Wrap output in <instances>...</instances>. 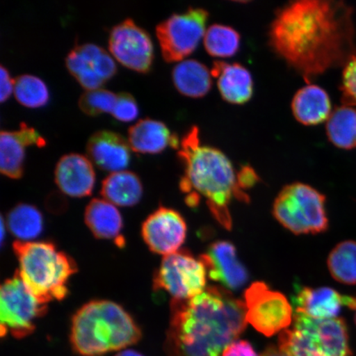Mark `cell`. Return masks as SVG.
Returning a JSON list of instances; mask_svg holds the SVG:
<instances>
[{"mask_svg": "<svg viewBox=\"0 0 356 356\" xmlns=\"http://www.w3.org/2000/svg\"><path fill=\"white\" fill-rule=\"evenodd\" d=\"M353 11L343 2L300 0L280 8L269 42L277 56L305 81L346 65L355 54Z\"/></svg>", "mask_w": 356, "mask_h": 356, "instance_id": "cell-1", "label": "cell"}, {"mask_svg": "<svg viewBox=\"0 0 356 356\" xmlns=\"http://www.w3.org/2000/svg\"><path fill=\"white\" fill-rule=\"evenodd\" d=\"M246 307L228 289L209 286L188 300H172L168 356H222L247 327Z\"/></svg>", "mask_w": 356, "mask_h": 356, "instance_id": "cell-2", "label": "cell"}, {"mask_svg": "<svg viewBox=\"0 0 356 356\" xmlns=\"http://www.w3.org/2000/svg\"><path fill=\"white\" fill-rule=\"evenodd\" d=\"M177 155L184 166L180 189L186 195V204L195 207L204 198L213 218L226 229H232L231 200H248L239 188L232 162L221 150L200 143L197 127L182 137Z\"/></svg>", "mask_w": 356, "mask_h": 356, "instance_id": "cell-3", "label": "cell"}, {"mask_svg": "<svg viewBox=\"0 0 356 356\" xmlns=\"http://www.w3.org/2000/svg\"><path fill=\"white\" fill-rule=\"evenodd\" d=\"M142 332L122 306L106 300H92L74 314L70 343L77 354L102 356L126 349L141 339Z\"/></svg>", "mask_w": 356, "mask_h": 356, "instance_id": "cell-4", "label": "cell"}, {"mask_svg": "<svg viewBox=\"0 0 356 356\" xmlns=\"http://www.w3.org/2000/svg\"><path fill=\"white\" fill-rule=\"evenodd\" d=\"M19 270L16 271L31 293L42 302L63 300L68 296V284L77 273L72 257L49 242L13 243Z\"/></svg>", "mask_w": 356, "mask_h": 356, "instance_id": "cell-5", "label": "cell"}, {"mask_svg": "<svg viewBox=\"0 0 356 356\" xmlns=\"http://www.w3.org/2000/svg\"><path fill=\"white\" fill-rule=\"evenodd\" d=\"M293 327L280 333L279 349L288 356H351L344 319L293 314Z\"/></svg>", "mask_w": 356, "mask_h": 356, "instance_id": "cell-6", "label": "cell"}, {"mask_svg": "<svg viewBox=\"0 0 356 356\" xmlns=\"http://www.w3.org/2000/svg\"><path fill=\"white\" fill-rule=\"evenodd\" d=\"M273 213L280 225L296 235L318 234L328 229L326 197L301 182L287 185L280 191Z\"/></svg>", "mask_w": 356, "mask_h": 356, "instance_id": "cell-7", "label": "cell"}, {"mask_svg": "<svg viewBox=\"0 0 356 356\" xmlns=\"http://www.w3.org/2000/svg\"><path fill=\"white\" fill-rule=\"evenodd\" d=\"M207 271L202 260L181 249L163 257L153 278L155 291L168 293L172 300H188L207 289Z\"/></svg>", "mask_w": 356, "mask_h": 356, "instance_id": "cell-8", "label": "cell"}, {"mask_svg": "<svg viewBox=\"0 0 356 356\" xmlns=\"http://www.w3.org/2000/svg\"><path fill=\"white\" fill-rule=\"evenodd\" d=\"M209 13L202 8H189L173 13L156 26L164 60L175 63L184 60L195 51L207 32Z\"/></svg>", "mask_w": 356, "mask_h": 356, "instance_id": "cell-9", "label": "cell"}, {"mask_svg": "<svg viewBox=\"0 0 356 356\" xmlns=\"http://www.w3.org/2000/svg\"><path fill=\"white\" fill-rule=\"evenodd\" d=\"M42 304L25 286L16 273L7 279L0 291V318L1 337L11 334L17 339L28 337L35 328V323L47 312Z\"/></svg>", "mask_w": 356, "mask_h": 356, "instance_id": "cell-10", "label": "cell"}, {"mask_svg": "<svg viewBox=\"0 0 356 356\" xmlns=\"http://www.w3.org/2000/svg\"><path fill=\"white\" fill-rule=\"evenodd\" d=\"M244 305L248 323L266 337L286 330L293 321L292 306L287 298L264 282L252 283L245 291Z\"/></svg>", "mask_w": 356, "mask_h": 356, "instance_id": "cell-11", "label": "cell"}, {"mask_svg": "<svg viewBox=\"0 0 356 356\" xmlns=\"http://www.w3.org/2000/svg\"><path fill=\"white\" fill-rule=\"evenodd\" d=\"M111 54L122 65L140 73H148L154 60V46L149 34L133 19H127L111 29Z\"/></svg>", "mask_w": 356, "mask_h": 356, "instance_id": "cell-12", "label": "cell"}, {"mask_svg": "<svg viewBox=\"0 0 356 356\" xmlns=\"http://www.w3.org/2000/svg\"><path fill=\"white\" fill-rule=\"evenodd\" d=\"M67 69L86 90L101 88L117 73L113 58L92 43L78 44L65 59Z\"/></svg>", "mask_w": 356, "mask_h": 356, "instance_id": "cell-13", "label": "cell"}, {"mask_svg": "<svg viewBox=\"0 0 356 356\" xmlns=\"http://www.w3.org/2000/svg\"><path fill=\"white\" fill-rule=\"evenodd\" d=\"M188 234L184 216L172 208L161 207L147 217L141 235L151 252L163 257L181 250Z\"/></svg>", "mask_w": 356, "mask_h": 356, "instance_id": "cell-14", "label": "cell"}, {"mask_svg": "<svg viewBox=\"0 0 356 356\" xmlns=\"http://www.w3.org/2000/svg\"><path fill=\"white\" fill-rule=\"evenodd\" d=\"M200 259L206 266L209 278L229 291H238L248 282V271L232 243L220 240L211 243Z\"/></svg>", "mask_w": 356, "mask_h": 356, "instance_id": "cell-15", "label": "cell"}, {"mask_svg": "<svg viewBox=\"0 0 356 356\" xmlns=\"http://www.w3.org/2000/svg\"><path fill=\"white\" fill-rule=\"evenodd\" d=\"M293 301L295 313L315 319L336 318L344 306L356 310V297L341 295L330 287L297 288Z\"/></svg>", "mask_w": 356, "mask_h": 356, "instance_id": "cell-16", "label": "cell"}, {"mask_svg": "<svg viewBox=\"0 0 356 356\" xmlns=\"http://www.w3.org/2000/svg\"><path fill=\"white\" fill-rule=\"evenodd\" d=\"M47 141L34 128L22 122L19 130L0 133V171L12 179L24 175L25 148L31 145L43 147Z\"/></svg>", "mask_w": 356, "mask_h": 356, "instance_id": "cell-17", "label": "cell"}, {"mask_svg": "<svg viewBox=\"0 0 356 356\" xmlns=\"http://www.w3.org/2000/svg\"><path fill=\"white\" fill-rule=\"evenodd\" d=\"M55 181L61 193L68 197H88L96 181L91 160L75 153L62 156L56 166Z\"/></svg>", "mask_w": 356, "mask_h": 356, "instance_id": "cell-18", "label": "cell"}, {"mask_svg": "<svg viewBox=\"0 0 356 356\" xmlns=\"http://www.w3.org/2000/svg\"><path fill=\"white\" fill-rule=\"evenodd\" d=\"M86 149L91 162L104 171H123L130 163V145L115 131L102 130L93 133L87 142Z\"/></svg>", "mask_w": 356, "mask_h": 356, "instance_id": "cell-19", "label": "cell"}, {"mask_svg": "<svg viewBox=\"0 0 356 356\" xmlns=\"http://www.w3.org/2000/svg\"><path fill=\"white\" fill-rule=\"evenodd\" d=\"M222 99L234 105L247 104L252 97L254 83L250 71L238 63L216 61L211 70Z\"/></svg>", "mask_w": 356, "mask_h": 356, "instance_id": "cell-20", "label": "cell"}, {"mask_svg": "<svg viewBox=\"0 0 356 356\" xmlns=\"http://www.w3.org/2000/svg\"><path fill=\"white\" fill-rule=\"evenodd\" d=\"M128 142L136 153L159 154L168 146L179 149L181 141L165 124L150 118L141 119L129 129Z\"/></svg>", "mask_w": 356, "mask_h": 356, "instance_id": "cell-21", "label": "cell"}, {"mask_svg": "<svg viewBox=\"0 0 356 356\" xmlns=\"http://www.w3.org/2000/svg\"><path fill=\"white\" fill-rule=\"evenodd\" d=\"M84 220L97 238L110 240L118 247L123 246V219L118 207L113 204L104 198L92 199L86 209Z\"/></svg>", "mask_w": 356, "mask_h": 356, "instance_id": "cell-22", "label": "cell"}, {"mask_svg": "<svg viewBox=\"0 0 356 356\" xmlns=\"http://www.w3.org/2000/svg\"><path fill=\"white\" fill-rule=\"evenodd\" d=\"M291 110L293 117L305 126H317L327 121L332 113L327 92L311 83L301 88L293 96Z\"/></svg>", "mask_w": 356, "mask_h": 356, "instance_id": "cell-23", "label": "cell"}, {"mask_svg": "<svg viewBox=\"0 0 356 356\" xmlns=\"http://www.w3.org/2000/svg\"><path fill=\"white\" fill-rule=\"evenodd\" d=\"M172 76L177 90L193 99L206 96L212 87L211 71L197 60L178 62L172 70Z\"/></svg>", "mask_w": 356, "mask_h": 356, "instance_id": "cell-24", "label": "cell"}, {"mask_svg": "<svg viewBox=\"0 0 356 356\" xmlns=\"http://www.w3.org/2000/svg\"><path fill=\"white\" fill-rule=\"evenodd\" d=\"M102 197L118 207H131L140 202L143 185L136 173L123 170L111 173L102 181Z\"/></svg>", "mask_w": 356, "mask_h": 356, "instance_id": "cell-25", "label": "cell"}, {"mask_svg": "<svg viewBox=\"0 0 356 356\" xmlns=\"http://www.w3.org/2000/svg\"><path fill=\"white\" fill-rule=\"evenodd\" d=\"M6 222L17 241L34 242L43 232L42 213L33 204H17L8 212Z\"/></svg>", "mask_w": 356, "mask_h": 356, "instance_id": "cell-26", "label": "cell"}, {"mask_svg": "<svg viewBox=\"0 0 356 356\" xmlns=\"http://www.w3.org/2000/svg\"><path fill=\"white\" fill-rule=\"evenodd\" d=\"M326 130L329 140L337 148H355L356 108L342 105L334 110L327 119Z\"/></svg>", "mask_w": 356, "mask_h": 356, "instance_id": "cell-27", "label": "cell"}, {"mask_svg": "<svg viewBox=\"0 0 356 356\" xmlns=\"http://www.w3.org/2000/svg\"><path fill=\"white\" fill-rule=\"evenodd\" d=\"M329 271L337 282L354 286L356 284V242H341L334 248L327 259Z\"/></svg>", "mask_w": 356, "mask_h": 356, "instance_id": "cell-28", "label": "cell"}, {"mask_svg": "<svg viewBox=\"0 0 356 356\" xmlns=\"http://www.w3.org/2000/svg\"><path fill=\"white\" fill-rule=\"evenodd\" d=\"M203 43L209 55L224 59L237 54L241 37L231 26L213 24L207 29Z\"/></svg>", "mask_w": 356, "mask_h": 356, "instance_id": "cell-29", "label": "cell"}, {"mask_svg": "<svg viewBox=\"0 0 356 356\" xmlns=\"http://www.w3.org/2000/svg\"><path fill=\"white\" fill-rule=\"evenodd\" d=\"M13 92L17 101L26 108H41L49 101L47 84L34 75L22 74L15 79Z\"/></svg>", "mask_w": 356, "mask_h": 356, "instance_id": "cell-30", "label": "cell"}, {"mask_svg": "<svg viewBox=\"0 0 356 356\" xmlns=\"http://www.w3.org/2000/svg\"><path fill=\"white\" fill-rule=\"evenodd\" d=\"M118 95L104 88L86 90L79 97V106L83 113L96 117L102 113H113Z\"/></svg>", "mask_w": 356, "mask_h": 356, "instance_id": "cell-31", "label": "cell"}, {"mask_svg": "<svg viewBox=\"0 0 356 356\" xmlns=\"http://www.w3.org/2000/svg\"><path fill=\"white\" fill-rule=\"evenodd\" d=\"M341 92L343 105L356 106V53L344 67Z\"/></svg>", "mask_w": 356, "mask_h": 356, "instance_id": "cell-32", "label": "cell"}, {"mask_svg": "<svg viewBox=\"0 0 356 356\" xmlns=\"http://www.w3.org/2000/svg\"><path fill=\"white\" fill-rule=\"evenodd\" d=\"M139 114L137 102L130 93L120 92L111 115L118 121L128 122L137 118Z\"/></svg>", "mask_w": 356, "mask_h": 356, "instance_id": "cell-33", "label": "cell"}, {"mask_svg": "<svg viewBox=\"0 0 356 356\" xmlns=\"http://www.w3.org/2000/svg\"><path fill=\"white\" fill-rule=\"evenodd\" d=\"M222 356H258L252 346L244 340L235 341L226 347Z\"/></svg>", "mask_w": 356, "mask_h": 356, "instance_id": "cell-34", "label": "cell"}, {"mask_svg": "<svg viewBox=\"0 0 356 356\" xmlns=\"http://www.w3.org/2000/svg\"><path fill=\"white\" fill-rule=\"evenodd\" d=\"M0 100L4 102L15 91V79H12L8 70L3 65L0 66Z\"/></svg>", "mask_w": 356, "mask_h": 356, "instance_id": "cell-35", "label": "cell"}, {"mask_svg": "<svg viewBox=\"0 0 356 356\" xmlns=\"http://www.w3.org/2000/svg\"><path fill=\"white\" fill-rule=\"evenodd\" d=\"M258 181V176L251 167L243 166L238 172V184L240 189L251 188Z\"/></svg>", "mask_w": 356, "mask_h": 356, "instance_id": "cell-36", "label": "cell"}, {"mask_svg": "<svg viewBox=\"0 0 356 356\" xmlns=\"http://www.w3.org/2000/svg\"><path fill=\"white\" fill-rule=\"evenodd\" d=\"M261 356H288L282 353L279 348H275L274 346H270L265 350V353Z\"/></svg>", "mask_w": 356, "mask_h": 356, "instance_id": "cell-37", "label": "cell"}, {"mask_svg": "<svg viewBox=\"0 0 356 356\" xmlns=\"http://www.w3.org/2000/svg\"><path fill=\"white\" fill-rule=\"evenodd\" d=\"M115 356H145L135 350H124L120 351V353Z\"/></svg>", "mask_w": 356, "mask_h": 356, "instance_id": "cell-38", "label": "cell"}, {"mask_svg": "<svg viewBox=\"0 0 356 356\" xmlns=\"http://www.w3.org/2000/svg\"><path fill=\"white\" fill-rule=\"evenodd\" d=\"M355 323L356 324V310H355Z\"/></svg>", "mask_w": 356, "mask_h": 356, "instance_id": "cell-39", "label": "cell"}]
</instances>
